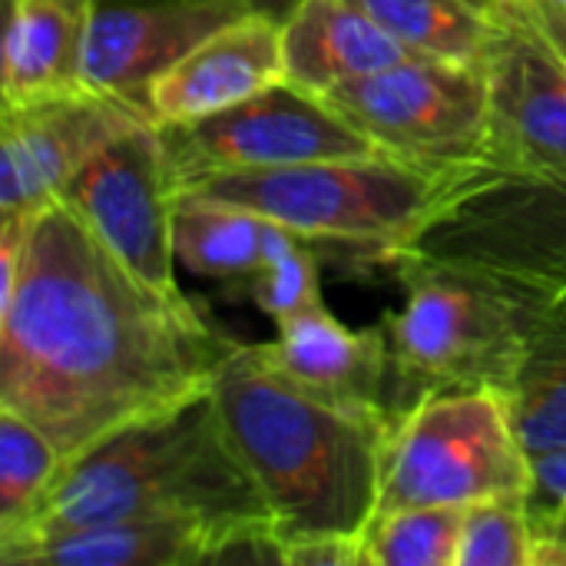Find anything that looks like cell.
<instances>
[{
	"instance_id": "1",
	"label": "cell",
	"mask_w": 566,
	"mask_h": 566,
	"mask_svg": "<svg viewBox=\"0 0 566 566\" xmlns=\"http://www.w3.org/2000/svg\"><path fill=\"white\" fill-rule=\"evenodd\" d=\"M235 345L186 292L126 269L66 202L27 219L0 292V405L66 461L209 395Z\"/></svg>"
},
{
	"instance_id": "2",
	"label": "cell",
	"mask_w": 566,
	"mask_h": 566,
	"mask_svg": "<svg viewBox=\"0 0 566 566\" xmlns=\"http://www.w3.org/2000/svg\"><path fill=\"white\" fill-rule=\"evenodd\" d=\"M212 395L272 511L279 560L315 541H361L381 497L391 428L352 418L289 381L265 345L239 342Z\"/></svg>"
},
{
	"instance_id": "3",
	"label": "cell",
	"mask_w": 566,
	"mask_h": 566,
	"mask_svg": "<svg viewBox=\"0 0 566 566\" xmlns=\"http://www.w3.org/2000/svg\"><path fill=\"white\" fill-rule=\"evenodd\" d=\"M133 517H199L275 541L265 494L232 444L212 391L70 461L30 527L0 544V564L13 566L27 547L63 531Z\"/></svg>"
},
{
	"instance_id": "4",
	"label": "cell",
	"mask_w": 566,
	"mask_h": 566,
	"mask_svg": "<svg viewBox=\"0 0 566 566\" xmlns=\"http://www.w3.org/2000/svg\"><path fill=\"white\" fill-rule=\"evenodd\" d=\"M458 179L391 156H361L199 176L182 182L176 199L239 206L328 245L335 259L388 265L421 232Z\"/></svg>"
},
{
	"instance_id": "5",
	"label": "cell",
	"mask_w": 566,
	"mask_h": 566,
	"mask_svg": "<svg viewBox=\"0 0 566 566\" xmlns=\"http://www.w3.org/2000/svg\"><path fill=\"white\" fill-rule=\"evenodd\" d=\"M405 305L381 315L395 375V418L431 395H507L524 355V298L474 269L395 259Z\"/></svg>"
},
{
	"instance_id": "6",
	"label": "cell",
	"mask_w": 566,
	"mask_h": 566,
	"mask_svg": "<svg viewBox=\"0 0 566 566\" xmlns=\"http://www.w3.org/2000/svg\"><path fill=\"white\" fill-rule=\"evenodd\" d=\"M527 454L501 391H448L401 411L385 441L378 511L468 507L501 494H531Z\"/></svg>"
},
{
	"instance_id": "7",
	"label": "cell",
	"mask_w": 566,
	"mask_h": 566,
	"mask_svg": "<svg viewBox=\"0 0 566 566\" xmlns=\"http://www.w3.org/2000/svg\"><path fill=\"white\" fill-rule=\"evenodd\" d=\"M395 259L474 269L527 289H566V172L461 176Z\"/></svg>"
},
{
	"instance_id": "8",
	"label": "cell",
	"mask_w": 566,
	"mask_h": 566,
	"mask_svg": "<svg viewBox=\"0 0 566 566\" xmlns=\"http://www.w3.org/2000/svg\"><path fill=\"white\" fill-rule=\"evenodd\" d=\"M322 96L391 159L438 176L491 169L484 70L415 56Z\"/></svg>"
},
{
	"instance_id": "9",
	"label": "cell",
	"mask_w": 566,
	"mask_h": 566,
	"mask_svg": "<svg viewBox=\"0 0 566 566\" xmlns=\"http://www.w3.org/2000/svg\"><path fill=\"white\" fill-rule=\"evenodd\" d=\"M176 189L199 176L265 172L322 159L385 156L322 93L282 80L216 116L159 126Z\"/></svg>"
},
{
	"instance_id": "10",
	"label": "cell",
	"mask_w": 566,
	"mask_h": 566,
	"mask_svg": "<svg viewBox=\"0 0 566 566\" xmlns=\"http://www.w3.org/2000/svg\"><path fill=\"white\" fill-rule=\"evenodd\" d=\"M90 232L143 282L182 292L176 282V179L156 123L103 146L60 196Z\"/></svg>"
},
{
	"instance_id": "11",
	"label": "cell",
	"mask_w": 566,
	"mask_h": 566,
	"mask_svg": "<svg viewBox=\"0 0 566 566\" xmlns=\"http://www.w3.org/2000/svg\"><path fill=\"white\" fill-rule=\"evenodd\" d=\"M146 123H156L149 109L99 90L0 106V222L60 202L103 146Z\"/></svg>"
},
{
	"instance_id": "12",
	"label": "cell",
	"mask_w": 566,
	"mask_h": 566,
	"mask_svg": "<svg viewBox=\"0 0 566 566\" xmlns=\"http://www.w3.org/2000/svg\"><path fill=\"white\" fill-rule=\"evenodd\" d=\"M497 23L484 63L491 169L566 172V60L541 36L524 0Z\"/></svg>"
},
{
	"instance_id": "13",
	"label": "cell",
	"mask_w": 566,
	"mask_h": 566,
	"mask_svg": "<svg viewBox=\"0 0 566 566\" xmlns=\"http://www.w3.org/2000/svg\"><path fill=\"white\" fill-rule=\"evenodd\" d=\"M252 10L249 0H96L83 60L86 83L149 109V90L166 70Z\"/></svg>"
},
{
	"instance_id": "14",
	"label": "cell",
	"mask_w": 566,
	"mask_h": 566,
	"mask_svg": "<svg viewBox=\"0 0 566 566\" xmlns=\"http://www.w3.org/2000/svg\"><path fill=\"white\" fill-rule=\"evenodd\" d=\"M275 328L279 335L265 342V352L289 381L352 418L395 424V375L381 325L348 328L318 302Z\"/></svg>"
},
{
	"instance_id": "15",
	"label": "cell",
	"mask_w": 566,
	"mask_h": 566,
	"mask_svg": "<svg viewBox=\"0 0 566 566\" xmlns=\"http://www.w3.org/2000/svg\"><path fill=\"white\" fill-rule=\"evenodd\" d=\"M282 564L272 537H249L199 517H133L63 531L27 547L13 566Z\"/></svg>"
},
{
	"instance_id": "16",
	"label": "cell",
	"mask_w": 566,
	"mask_h": 566,
	"mask_svg": "<svg viewBox=\"0 0 566 566\" xmlns=\"http://www.w3.org/2000/svg\"><path fill=\"white\" fill-rule=\"evenodd\" d=\"M285 76L282 20L245 13L206 36L149 90V116L156 126H186L216 116Z\"/></svg>"
},
{
	"instance_id": "17",
	"label": "cell",
	"mask_w": 566,
	"mask_h": 566,
	"mask_svg": "<svg viewBox=\"0 0 566 566\" xmlns=\"http://www.w3.org/2000/svg\"><path fill=\"white\" fill-rule=\"evenodd\" d=\"M96 0H7L0 96L27 106L80 90L86 83V36Z\"/></svg>"
},
{
	"instance_id": "18",
	"label": "cell",
	"mask_w": 566,
	"mask_h": 566,
	"mask_svg": "<svg viewBox=\"0 0 566 566\" xmlns=\"http://www.w3.org/2000/svg\"><path fill=\"white\" fill-rule=\"evenodd\" d=\"M282 53L285 76L315 93L418 56L358 0H298L282 20Z\"/></svg>"
},
{
	"instance_id": "19",
	"label": "cell",
	"mask_w": 566,
	"mask_h": 566,
	"mask_svg": "<svg viewBox=\"0 0 566 566\" xmlns=\"http://www.w3.org/2000/svg\"><path fill=\"white\" fill-rule=\"evenodd\" d=\"M172 239L176 262L189 275L216 282L222 295L239 302L242 289L305 235L239 206L176 199Z\"/></svg>"
},
{
	"instance_id": "20",
	"label": "cell",
	"mask_w": 566,
	"mask_h": 566,
	"mask_svg": "<svg viewBox=\"0 0 566 566\" xmlns=\"http://www.w3.org/2000/svg\"><path fill=\"white\" fill-rule=\"evenodd\" d=\"M514 289L524 298V355L504 398L527 454L541 458L566 448V289Z\"/></svg>"
},
{
	"instance_id": "21",
	"label": "cell",
	"mask_w": 566,
	"mask_h": 566,
	"mask_svg": "<svg viewBox=\"0 0 566 566\" xmlns=\"http://www.w3.org/2000/svg\"><path fill=\"white\" fill-rule=\"evenodd\" d=\"M395 40L428 60L484 70L501 23L468 0H358Z\"/></svg>"
},
{
	"instance_id": "22",
	"label": "cell",
	"mask_w": 566,
	"mask_h": 566,
	"mask_svg": "<svg viewBox=\"0 0 566 566\" xmlns=\"http://www.w3.org/2000/svg\"><path fill=\"white\" fill-rule=\"evenodd\" d=\"M66 464L63 451L30 418L0 405V544L30 527Z\"/></svg>"
},
{
	"instance_id": "23",
	"label": "cell",
	"mask_w": 566,
	"mask_h": 566,
	"mask_svg": "<svg viewBox=\"0 0 566 566\" xmlns=\"http://www.w3.org/2000/svg\"><path fill=\"white\" fill-rule=\"evenodd\" d=\"M468 507H398L375 514L361 566H458Z\"/></svg>"
},
{
	"instance_id": "24",
	"label": "cell",
	"mask_w": 566,
	"mask_h": 566,
	"mask_svg": "<svg viewBox=\"0 0 566 566\" xmlns=\"http://www.w3.org/2000/svg\"><path fill=\"white\" fill-rule=\"evenodd\" d=\"M534 504L531 494H501L464 511L458 566H531L534 560Z\"/></svg>"
},
{
	"instance_id": "25",
	"label": "cell",
	"mask_w": 566,
	"mask_h": 566,
	"mask_svg": "<svg viewBox=\"0 0 566 566\" xmlns=\"http://www.w3.org/2000/svg\"><path fill=\"white\" fill-rule=\"evenodd\" d=\"M328 255V245L298 239L242 289L239 302H252L275 325L302 315L305 308L322 302V259Z\"/></svg>"
},
{
	"instance_id": "26",
	"label": "cell",
	"mask_w": 566,
	"mask_h": 566,
	"mask_svg": "<svg viewBox=\"0 0 566 566\" xmlns=\"http://www.w3.org/2000/svg\"><path fill=\"white\" fill-rule=\"evenodd\" d=\"M531 504L537 511H566V448L534 458Z\"/></svg>"
},
{
	"instance_id": "27",
	"label": "cell",
	"mask_w": 566,
	"mask_h": 566,
	"mask_svg": "<svg viewBox=\"0 0 566 566\" xmlns=\"http://www.w3.org/2000/svg\"><path fill=\"white\" fill-rule=\"evenodd\" d=\"M541 36L566 60V0H524Z\"/></svg>"
},
{
	"instance_id": "28",
	"label": "cell",
	"mask_w": 566,
	"mask_h": 566,
	"mask_svg": "<svg viewBox=\"0 0 566 566\" xmlns=\"http://www.w3.org/2000/svg\"><path fill=\"white\" fill-rule=\"evenodd\" d=\"M534 524H537L541 534L554 537L566 551V511H537L534 507Z\"/></svg>"
},
{
	"instance_id": "29",
	"label": "cell",
	"mask_w": 566,
	"mask_h": 566,
	"mask_svg": "<svg viewBox=\"0 0 566 566\" xmlns=\"http://www.w3.org/2000/svg\"><path fill=\"white\" fill-rule=\"evenodd\" d=\"M249 3H252L259 13H269V17H275V20H285L298 0H249Z\"/></svg>"
},
{
	"instance_id": "30",
	"label": "cell",
	"mask_w": 566,
	"mask_h": 566,
	"mask_svg": "<svg viewBox=\"0 0 566 566\" xmlns=\"http://www.w3.org/2000/svg\"><path fill=\"white\" fill-rule=\"evenodd\" d=\"M468 3H471V7H478L481 13H488V17H494V20H497L504 10H511V7H514V3H521V0H468Z\"/></svg>"
}]
</instances>
